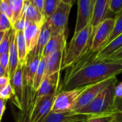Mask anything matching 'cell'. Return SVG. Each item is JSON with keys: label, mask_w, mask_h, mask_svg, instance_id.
I'll use <instances>...</instances> for the list:
<instances>
[{"label": "cell", "mask_w": 122, "mask_h": 122, "mask_svg": "<svg viewBox=\"0 0 122 122\" xmlns=\"http://www.w3.org/2000/svg\"><path fill=\"white\" fill-rule=\"evenodd\" d=\"M93 54L89 50L71 66L73 67L66 75L60 92L93 84L122 73V59L94 60Z\"/></svg>", "instance_id": "1"}, {"label": "cell", "mask_w": 122, "mask_h": 122, "mask_svg": "<svg viewBox=\"0 0 122 122\" xmlns=\"http://www.w3.org/2000/svg\"><path fill=\"white\" fill-rule=\"evenodd\" d=\"M92 41V30L89 24L80 32L75 33L69 46L65 51L61 70L73 66L90 50Z\"/></svg>", "instance_id": "2"}, {"label": "cell", "mask_w": 122, "mask_h": 122, "mask_svg": "<svg viewBox=\"0 0 122 122\" xmlns=\"http://www.w3.org/2000/svg\"><path fill=\"white\" fill-rule=\"evenodd\" d=\"M116 83L117 81L112 83L103 89L89 104L73 112L92 116L113 113V103L115 99L114 88Z\"/></svg>", "instance_id": "3"}, {"label": "cell", "mask_w": 122, "mask_h": 122, "mask_svg": "<svg viewBox=\"0 0 122 122\" xmlns=\"http://www.w3.org/2000/svg\"><path fill=\"white\" fill-rule=\"evenodd\" d=\"M86 86L58 92L55 96L51 111L58 113L73 111L79 96L86 89Z\"/></svg>", "instance_id": "4"}, {"label": "cell", "mask_w": 122, "mask_h": 122, "mask_svg": "<svg viewBox=\"0 0 122 122\" xmlns=\"http://www.w3.org/2000/svg\"><path fill=\"white\" fill-rule=\"evenodd\" d=\"M72 6L60 2L53 15L47 20L51 27L52 36L68 35V23Z\"/></svg>", "instance_id": "5"}, {"label": "cell", "mask_w": 122, "mask_h": 122, "mask_svg": "<svg viewBox=\"0 0 122 122\" xmlns=\"http://www.w3.org/2000/svg\"><path fill=\"white\" fill-rule=\"evenodd\" d=\"M116 81H117L116 76H113L108 79L88 85L86 89L79 96L73 111H76L89 104L103 89Z\"/></svg>", "instance_id": "6"}, {"label": "cell", "mask_w": 122, "mask_h": 122, "mask_svg": "<svg viewBox=\"0 0 122 122\" xmlns=\"http://www.w3.org/2000/svg\"><path fill=\"white\" fill-rule=\"evenodd\" d=\"M114 25L115 19L108 17L98 26L92 38L90 47L91 52L96 53L106 44L113 32Z\"/></svg>", "instance_id": "7"}, {"label": "cell", "mask_w": 122, "mask_h": 122, "mask_svg": "<svg viewBox=\"0 0 122 122\" xmlns=\"http://www.w3.org/2000/svg\"><path fill=\"white\" fill-rule=\"evenodd\" d=\"M57 94L45 96L36 98L30 114L31 122H42L52 110V107Z\"/></svg>", "instance_id": "8"}, {"label": "cell", "mask_w": 122, "mask_h": 122, "mask_svg": "<svg viewBox=\"0 0 122 122\" xmlns=\"http://www.w3.org/2000/svg\"><path fill=\"white\" fill-rule=\"evenodd\" d=\"M42 55L35 52L34 50L28 52L25 63L22 65L24 85L32 87L33 79L39 66Z\"/></svg>", "instance_id": "9"}, {"label": "cell", "mask_w": 122, "mask_h": 122, "mask_svg": "<svg viewBox=\"0 0 122 122\" xmlns=\"http://www.w3.org/2000/svg\"><path fill=\"white\" fill-rule=\"evenodd\" d=\"M36 91L32 86L24 85V93L22 108L18 115L17 122H31L30 114L35 100Z\"/></svg>", "instance_id": "10"}, {"label": "cell", "mask_w": 122, "mask_h": 122, "mask_svg": "<svg viewBox=\"0 0 122 122\" xmlns=\"http://www.w3.org/2000/svg\"><path fill=\"white\" fill-rule=\"evenodd\" d=\"M92 11L91 0H78V15L74 34L80 32L91 23Z\"/></svg>", "instance_id": "11"}, {"label": "cell", "mask_w": 122, "mask_h": 122, "mask_svg": "<svg viewBox=\"0 0 122 122\" xmlns=\"http://www.w3.org/2000/svg\"><path fill=\"white\" fill-rule=\"evenodd\" d=\"M10 84L14 91V98L12 101L20 110L22 108L24 93V78L22 65H18L15 73L10 78Z\"/></svg>", "instance_id": "12"}, {"label": "cell", "mask_w": 122, "mask_h": 122, "mask_svg": "<svg viewBox=\"0 0 122 122\" xmlns=\"http://www.w3.org/2000/svg\"><path fill=\"white\" fill-rule=\"evenodd\" d=\"M109 1L110 0H96L95 1L90 23L92 30V38L98 26L105 19H106V16L108 12Z\"/></svg>", "instance_id": "13"}, {"label": "cell", "mask_w": 122, "mask_h": 122, "mask_svg": "<svg viewBox=\"0 0 122 122\" xmlns=\"http://www.w3.org/2000/svg\"><path fill=\"white\" fill-rule=\"evenodd\" d=\"M60 73L57 72L45 77L35 93L36 98L45 96H52L57 93Z\"/></svg>", "instance_id": "14"}, {"label": "cell", "mask_w": 122, "mask_h": 122, "mask_svg": "<svg viewBox=\"0 0 122 122\" xmlns=\"http://www.w3.org/2000/svg\"><path fill=\"white\" fill-rule=\"evenodd\" d=\"M92 116V115L76 113L73 111L61 113L50 111L42 122H84Z\"/></svg>", "instance_id": "15"}, {"label": "cell", "mask_w": 122, "mask_h": 122, "mask_svg": "<svg viewBox=\"0 0 122 122\" xmlns=\"http://www.w3.org/2000/svg\"><path fill=\"white\" fill-rule=\"evenodd\" d=\"M65 51L66 50H59L45 57V77L60 72L63 63Z\"/></svg>", "instance_id": "16"}, {"label": "cell", "mask_w": 122, "mask_h": 122, "mask_svg": "<svg viewBox=\"0 0 122 122\" xmlns=\"http://www.w3.org/2000/svg\"><path fill=\"white\" fill-rule=\"evenodd\" d=\"M67 36L65 35H58L51 36L42 51V57H46L52 53L66 49Z\"/></svg>", "instance_id": "17"}, {"label": "cell", "mask_w": 122, "mask_h": 122, "mask_svg": "<svg viewBox=\"0 0 122 122\" xmlns=\"http://www.w3.org/2000/svg\"><path fill=\"white\" fill-rule=\"evenodd\" d=\"M122 47V33L116 37L111 42L103 46L96 53H94L92 58L94 60H101L106 59L109 55Z\"/></svg>", "instance_id": "18"}, {"label": "cell", "mask_w": 122, "mask_h": 122, "mask_svg": "<svg viewBox=\"0 0 122 122\" xmlns=\"http://www.w3.org/2000/svg\"><path fill=\"white\" fill-rule=\"evenodd\" d=\"M41 27L39 25L30 24L23 31L27 52H31L36 47Z\"/></svg>", "instance_id": "19"}, {"label": "cell", "mask_w": 122, "mask_h": 122, "mask_svg": "<svg viewBox=\"0 0 122 122\" xmlns=\"http://www.w3.org/2000/svg\"><path fill=\"white\" fill-rule=\"evenodd\" d=\"M16 32L15 30L12 28L11 35H10V45L9 49V55H10V64H9V72L8 76L10 78L13 74L15 73L19 63V57H18V52L16 44V39H15Z\"/></svg>", "instance_id": "20"}, {"label": "cell", "mask_w": 122, "mask_h": 122, "mask_svg": "<svg viewBox=\"0 0 122 122\" xmlns=\"http://www.w3.org/2000/svg\"><path fill=\"white\" fill-rule=\"evenodd\" d=\"M22 15L25 20L30 24H36L42 26L45 22L43 15L26 0Z\"/></svg>", "instance_id": "21"}, {"label": "cell", "mask_w": 122, "mask_h": 122, "mask_svg": "<svg viewBox=\"0 0 122 122\" xmlns=\"http://www.w3.org/2000/svg\"><path fill=\"white\" fill-rule=\"evenodd\" d=\"M52 36L51 27L47 21H45L41 27L38 40L36 45V47L34 48V51L37 53H39L42 55V51L44 50L45 46L49 41Z\"/></svg>", "instance_id": "22"}, {"label": "cell", "mask_w": 122, "mask_h": 122, "mask_svg": "<svg viewBox=\"0 0 122 122\" xmlns=\"http://www.w3.org/2000/svg\"><path fill=\"white\" fill-rule=\"evenodd\" d=\"M15 39H16V44H17V52H18L19 63L20 64L23 65L25 62V60L28 54L27 51V47H26L23 31L16 32Z\"/></svg>", "instance_id": "23"}, {"label": "cell", "mask_w": 122, "mask_h": 122, "mask_svg": "<svg viewBox=\"0 0 122 122\" xmlns=\"http://www.w3.org/2000/svg\"><path fill=\"white\" fill-rule=\"evenodd\" d=\"M9 5L13 15V24L18 20L22 15L25 4V0H4Z\"/></svg>", "instance_id": "24"}, {"label": "cell", "mask_w": 122, "mask_h": 122, "mask_svg": "<svg viewBox=\"0 0 122 122\" xmlns=\"http://www.w3.org/2000/svg\"><path fill=\"white\" fill-rule=\"evenodd\" d=\"M61 0H44L43 17L45 21H47L55 12Z\"/></svg>", "instance_id": "25"}, {"label": "cell", "mask_w": 122, "mask_h": 122, "mask_svg": "<svg viewBox=\"0 0 122 122\" xmlns=\"http://www.w3.org/2000/svg\"><path fill=\"white\" fill-rule=\"evenodd\" d=\"M44 77H45V57H41L38 68L37 69V71L35 73V75L33 79L32 88L34 91H36L37 90Z\"/></svg>", "instance_id": "26"}, {"label": "cell", "mask_w": 122, "mask_h": 122, "mask_svg": "<svg viewBox=\"0 0 122 122\" xmlns=\"http://www.w3.org/2000/svg\"><path fill=\"white\" fill-rule=\"evenodd\" d=\"M121 12H122V0H110L108 12L107 14L106 18L108 17L109 15H111L110 18L115 19L116 17L118 15H119Z\"/></svg>", "instance_id": "27"}, {"label": "cell", "mask_w": 122, "mask_h": 122, "mask_svg": "<svg viewBox=\"0 0 122 122\" xmlns=\"http://www.w3.org/2000/svg\"><path fill=\"white\" fill-rule=\"evenodd\" d=\"M121 33H122V12L116 17L115 25H114L113 32H112V33H111V36H110V37H109V39H108V40L106 45H107L108 43L111 42L113 40H114L116 37H118Z\"/></svg>", "instance_id": "28"}, {"label": "cell", "mask_w": 122, "mask_h": 122, "mask_svg": "<svg viewBox=\"0 0 122 122\" xmlns=\"http://www.w3.org/2000/svg\"><path fill=\"white\" fill-rule=\"evenodd\" d=\"M115 117V113L93 116L86 122H113Z\"/></svg>", "instance_id": "29"}, {"label": "cell", "mask_w": 122, "mask_h": 122, "mask_svg": "<svg viewBox=\"0 0 122 122\" xmlns=\"http://www.w3.org/2000/svg\"><path fill=\"white\" fill-rule=\"evenodd\" d=\"M11 31L12 29L10 30L6 31L5 35L4 36L3 40L0 43V56L3 53L7 52L9 51L10 49V35H11Z\"/></svg>", "instance_id": "30"}, {"label": "cell", "mask_w": 122, "mask_h": 122, "mask_svg": "<svg viewBox=\"0 0 122 122\" xmlns=\"http://www.w3.org/2000/svg\"><path fill=\"white\" fill-rule=\"evenodd\" d=\"M12 27V25L10 20L0 12V32H6L11 30Z\"/></svg>", "instance_id": "31"}, {"label": "cell", "mask_w": 122, "mask_h": 122, "mask_svg": "<svg viewBox=\"0 0 122 122\" xmlns=\"http://www.w3.org/2000/svg\"><path fill=\"white\" fill-rule=\"evenodd\" d=\"M0 98H3L6 101L12 98V100H13L14 91H13V89L10 83L0 91Z\"/></svg>", "instance_id": "32"}, {"label": "cell", "mask_w": 122, "mask_h": 122, "mask_svg": "<svg viewBox=\"0 0 122 122\" xmlns=\"http://www.w3.org/2000/svg\"><path fill=\"white\" fill-rule=\"evenodd\" d=\"M0 12L3 13L11 22L12 25V21H13V15L11 12V10L7 5L6 2H5L4 0H0Z\"/></svg>", "instance_id": "33"}, {"label": "cell", "mask_w": 122, "mask_h": 122, "mask_svg": "<svg viewBox=\"0 0 122 122\" xmlns=\"http://www.w3.org/2000/svg\"><path fill=\"white\" fill-rule=\"evenodd\" d=\"M0 64L2 66V68L5 69V71L8 74L9 72V64H10V55H9V51L7 52L3 53L0 56Z\"/></svg>", "instance_id": "34"}, {"label": "cell", "mask_w": 122, "mask_h": 122, "mask_svg": "<svg viewBox=\"0 0 122 122\" xmlns=\"http://www.w3.org/2000/svg\"><path fill=\"white\" fill-rule=\"evenodd\" d=\"M26 1L28 2H30L35 7H36L42 14L43 13L44 0H26Z\"/></svg>", "instance_id": "35"}, {"label": "cell", "mask_w": 122, "mask_h": 122, "mask_svg": "<svg viewBox=\"0 0 122 122\" xmlns=\"http://www.w3.org/2000/svg\"><path fill=\"white\" fill-rule=\"evenodd\" d=\"M113 113H122V98L115 97L113 103Z\"/></svg>", "instance_id": "36"}, {"label": "cell", "mask_w": 122, "mask_h": 122, "mask_svg": "<svg viewBox=\"0 0 122 122\" xmlns=\"http://www.w3.org/2000/svg\"><path fill=\"white\" fill-rule=\"evenodd\" d=\"M114 93H115V97L122 98V82L115 86Z\"/></svg>", "instance_id": "37"}, {"label": "cell", "mask_w": 122, "mask_h": 122, "mask_svg": "<svg viewBox=\"0 0 122 122\" xmlns=\"http://www.w3.org/2000/svg\"><path fill=\"white\" fill-rule=\"evenodd\" d=\"M106 59H122V47L109 55Z\"/></svg>", "instance_id": "38"}, {"label": "cell", "mask_w": 122, "mask_h": 122, "mask_svg": "<svg viewBox=\"0 0 122 122\" xmlns=\"http://www.w3.org/2000/svg\"><path fill=\"white\" fill-rule=\"evenodd\" d=\"M10 83V78L7 76H2L0 77V91H1L4 87L8 85Z\"/></svg>", "instance_id": "39"}, {"label": "cell", "mask_w": 122, "mask_h": 122, "mask_svg": "<svg viewBox=\"0 0 122 122\" xmlns=\"http://www.w3.org/2000/svg\"><path fill=\"white\" fill-rule=\"evenodd\" d=\"M6 100L0 98V121H2L3 114L5 111V103H6Z\"/></svg>", "instance_id": "40"}, {"label": "cell", "mask_w": 122, "mask_h": 122, "mask_svg": "<svg viewBox=\"0 0 122 122\" xmlns=\"http://www.w3.org/2000/svg\"><path fill=\"white\" fill-rule=\"evenodd\" d=\"M2 76H8V74L7 73V72L5 71V69L2 68V66L0 64V77H2Z\"/></svg>", "instance_id": "41"}, {"label": "cell", "mask_w": 122, "mask_h": 122, "mask_svg": "<svg viewBox=\"0 0 122 122\" xmlns=\"http://www.w3.org/2000/svg\"><path fill=\"white\" fill-rule=\"evenodd\" d=\"M74 2H75V0H61V2L69 5H71V6H73Z\"/></svg>", "instance_id": "42"}, {"label": "cell", "mask_w": 122, "mask_h": 122, "mask_svg": "<svg viewBox=\"0 0 122 122\" xmlns=\"http://www.w3.org/2000/svg\"><path fill=\"white\" fill-rule=\"evenodd\" d=\"M5 32H0V43H1L2 40H3L4 38V36L5 35Z\"/></svg>", "instance_id": "43"}, {"label": "cell", "mask_w": 122, "mask_h": 122, "mask_svg": "<svg viewBox=\"0 0 122 122\" xmlns=\"http://www.w3.org/2000/svg\"><path fill=\"white\" fill-rule=\"evenodd\" d=\"M95 1H96V0H91V2H92V5H93H93H94V3H95Z\"/></svg>", "instance_id": "44"}, {"label": "cell", "mask_w": 122, "mask_h": 122, "mask_svg": "<svg viewBox=\"0 0 122 122\" xmlns=\"http://www.w3.org/2000/svg\"><path fill=\"white\" fill-rule=\"evenodd\" d=\"M1 121H0V122H1Z\"/></svg>", "instance_id": "45"}, {"label": "cell", "mask_w": 122, "mask_h": 122, "mask_svg": "<svg viewBox=\"0 0 122 122\" xmlns=\"http://www.w3.org/2000/svg\"><path fill=\"white\" fill-rule=\"evenodd\" d=\"M84 122H86V121H84Z\"/></svg>", "instance_id": "46"}]
</instances>
